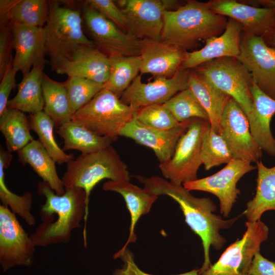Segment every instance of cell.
I'll list each match as a JSON object with an SVG mask.
<instances>
[{
	"instance_id": "1",
	"label": "cell",
	"mask_w": 275,
	"mask_h": 275,
	"mask_svg": "<svg viewBox=\"0 0 275 275\" xmlns=\"http://www.w3.org/2000/svg\"><path fill=\"white\" fill-rule=\"evenodd\" d=\"M134 177L147 190L158 196H169L178 203L185 222L202 241L204 262L199 269L200 275L212 265L209 258L210 246L218 250L226 242L220 231L231 228L242 213L231 219H224L214 213L216 206L210 198L196 197L182 185L174 183L158 176L147 177L138 175Z\"/></svg>"
},
{
	"instance_id": "2",
	"label": "cell",
	"mask_w": 275,
	"mask_h": 275,
	"mask_svg": "<svg viewBox=\"0 0 275 275\" xmlns=\"http://www.w3.org/2000/svg\"><path fill=\"white\" fill-rule=\"evenodd\" d=\"M37 191L44 197L40 215L42 223L30 236L35 245L46 247L68 242L75 229L81 227L84 219L83 237L86 244V225L89 214L85 191L80 188H65L57 194L44 181L38 183Z\"/></svg>"
},
{
	"instance_id": "3",
	"label": "cell",
	"mask_w": 275,
	"mask_h": 275,
	"mask_svg": "<svg viewBox=\"0 0 275 275\" xmlns=\"http://www.w3.org/2000/svg\"><path fill=\"white\" fill-rule=\"evenodd\" d=\"M228 20L211 10L207 2L188 1L177 9L164 12L161 40L186 50L221 35Z\"/></svg>"
},
{
	"instance_id": "4",
	"label": "cell",
	"mask_w": 275,
	"mask_h": 275,
	"mask_svg": "<svg viewBox=\"0 0 275 275\" xmlns=\"http://www.w3.org/2000/svg\"><path fill=\"white\" fill-rule=\"evenodd\" d=\"M195 70L237 102L248 118L251 133L262 149L263 138L250 91L253 82L245 67L236 58L225 57L207 62Z\"/></svg>"
},
{
	"instance_id": "5",
	"label": "cell",
	"mask_w": 275,
	"mask_h": 275,
	"mask_svg": "<svg viewBox=\"0 0 275 275\" xmlns=\"http://www.w3.org/2000/svg\"><path fill=\"white\" fill-rule=\"evenodd\" d=\"M80 11L49 2V14L44 26L46 54L49 58L52 70L69 60L75 51L83 46L95 47L85 34Z\"/></svg>"
},
{
	"instance_id": "6",
	"label": "cell",
	"mask_w": 275,
	"mask_h": 275,
	"mask_svg": "<svg viewBox=\"0 0 275 275\" xmlns=\"http://www.w3.org/2000/svg\"><path fill=\"white\" fill-rule=\"evenodd\" d=\"M61 178L65 188L78 187L85 191L88 208L91 191L101 180H130L126 164L112 145L93 153L81 154L70 161Z\"/></svg>"
},
{
	"instance_id": "7",
	"label": "cell",
	"mask_w": 275,
	"mask_h": 275,
	"mask_svg": "<svg viewBox=\"0 0 275 275\" xmlns=\"http://www.w3.org/2000/svg\"><path fill=\"white\" fill-rule=\"evenodd\" d=\"M136 113L135 109L104 88L74 113L71 120L115 142L123 128L135 118Z\"/></svg>"
},
{
	"instance_id": "8",
	"label": "cell",
	"mask_w": 275,
	"mask_h": 275,
	"mask_svg": "<svg viewBox=\"0 0 275 275\" xmlns=\"http://www.w3.org/2000/svg\"><path fill=\"white\" fill-rule=\"evenodd\" d=\"M209 125V121L200 118L188 120L187 128L179 139L173 156L158 166L163 178L182 185L198 179L202 140Z\"/></svg>"
},
{
	"instance_id": "9",
	"label": "cell",
	"mask_w": 275,
	"mask_h": 275,
	"mask_svg": "<svg viewBox=\"0 0 275 275\" xmlns=\"http://www.w3.org/2000/svg\"><path fill=\"white\" fill-rule=\"evenodd\" d=\"M240 239L230 245L218 260L200 275H248L255 254L268 237L269 229L261 220L245 222Z\"/></svg>"
},
{
	"instance_id": "10",
	"label": "cell",
	"mask_w": 275,
	"mask_h": 275,
	"mask_svg": "<svg viewBox=\"0 0 275 275\" xmlns=\"http://www.w3.org/2000/svg\"><path fill=\"white\" fill-rule=\"evenodd\" d=\"M36 246L7 206L0 205V266L3 272L34 262Z\"/></svg>"
},
{
	"instance_id": "11",
	"label": "cell",
	"mask_w": 275,
	"mask_h": 275,
	"mask_svg": "<svg viewBox=\"0 0 275 275\" xmlns=\"http://www.w3.org/2000/svg\"><path fill=\"white\" fill-rule=\"evenodd\" d=\"M82 14L91 40L106 56H140V40L121 30L85 2Z\"/></svg>"
},
{
	"instance_id": "12",
	"label": "cell",
	"mask_w": 275,
	"mask_h": 275,
	"mask_svg": "<svg viewBox=\"0 0 275 275\" xmlns=\"http://www.w3.org/2000/svg\"><path fill=\"white\" fill-rule=\"evenodd\" d=\"M117 3L126 18L127 33L140 40H161L164 12L179 7L178 1L171 0H120Z\"/></svg>"
},
{
	"instance_id": "13",
	"label": "cell",
	"mask_w": 275,
	"mask_h": 275,
	"mask_svg": "<svg viewBox=\"0 0 275 275\" xmlns=\"http://www.w3.org/2000/svg\"><path fill=\"white\" fill-rule=\"evenodd\" d=\"M218 134L225 141L234 159L251 163L260 160L262 149L251 133L248 118L232 98L223 113Z\"/></svg>"
},
{
	"instance_id": "14",
	"label": "cell",
	"mask_w": 275,
	"mask_h": 275,
	"mask_svg": "<svg viewBox=\"0 0 275 275\" xmlns=\"http://www.w3.org/2000/svg\"><path fill=\"white\" fill-rule=\"evenodd\" d=\"M256 167L244 160L233 159L226 166L214 174L184 183L183 186L189 191L200 190L212 194L219 201L220 212L229 216L240 190L237 188L238 181Z\"/></svg>"
},
{
	"instance_id": "15",
	"label": "cell",
	"mask_w": 275,
	"mask_h": 275,
	"mask_svg": "<svg viewBox=\"0 0 275 275\" xmlns=\"http://www.w3.org/2000/svg\"><path fill=\"white\" fill-rule=\"evenodd\" d=\"M250 73L253 82L275 99V48L262 37L242 35L236 58Z\"/></svg>"
},
{
	"instance_id": "16",
	"label": "cell",
	"mask_w": 275,
	"mask_h": 275,
	"mask_svg": "<svg viewBox=\"0 0 275 275\" xmlns=\"http://www.w3.org/2000/svg\"><path fill=\"white\" fill-rule=\"evenodd\" d=\"M189 70H179L172 77H156L144 83L138 75L122 94L120 100L136 111L155 104H164L177 93L189 88Z\"/></svg>"
},
{
	"instance_id": "17",
	"label": "cell",
	"mask_w": 275,
	"mask_h": 275,
	"mask_svg": "<svg viewBox=\"0 0 275 275\" xmlns=\"http://www.w3.org/2000/svg\"><path fill=\"white\" fill-rule=\"evenodd\" d=\"M207 4L214 13L239 22L244 35L264 38L275 33V7L259 8L234 0H213Z\"/></svg>"
},
{
	"instance_id": "18",
	"label": "cell",
	"mask_w": 275,
	"mask_h": 275,
	"mask_svg": "<svg viewBox=\"0 0 275 275\" xmlns=\"http://www.w3.org/2000/svg\"><path fill=\"white\" fill-rule=\"evenodd\" d=\"M12 33L15 56L12 67L17 73L20 71L23 77L34 66L49 64L46 60L45 34L44 27H32L13 25Z\"/></svg>"
},
{
	"instance_id": "19",
	"label": "cell",
	"mask_w": 275,
	"mask_h": 275,
	"mask_svg": "<svg viewBox=\"0 0 275 275\" xmlns=\"http://www.w3.org/2000/svg\"><path fill=\"white\" fill-rule=\"evenodd\" d=\"M188 120L168 130H158L147 127L135 118L121 131L120 136L130 138L141 145L151 149L159 164L169 161L173 156L176 144L186 130Z\"/></svg>"
},
{
	"instance_id": "20",
	"label": "cell",
	"mask_w": 275,
	"mask_h": 275,
	"mask_svg": "<svg viewBox=\"0 0 275 275\" xmlns=\"http://www.w3.org/2000/svg\"><path fill=\"white\" fill-rule=\"evenodd\" d=\"M186 51L161 40H141V74L170 78L181 68Z\"/></svg>"
},
{
	"instance_id": "21",
	"label": "cell",
	"mask_w": 275,
	"mask_h": 275,
	"mask_svg": "<svg viewBox=\"0 0 275 275\" xmlns=\"http://www.w3.org/2000/svg\"><path fill=\"white\" fill-rule=\"evenodd\" d=\"M242 32V25L235 20L229 18L226 29L221 35L207 39L204 46L199 50L186 52L180 70L196 68L218 58H237L240 53Z\"/></svg>"
},
{
	"instance_id": "22",
	"label": "cell",
	"mask_w": 275,
	"mask_h": 275,
	"mask_svg": "<svg viewBox=\"0 0 275 275\" xmlns=\"http://www.w3.org/2000/svg\"><path fill=\"white\" fill-rule=\"evenodd\" d=\"M110 70L108 57L96 47L83 46L75 51L71 59L58 66L53 71L68 77H83L104 85Z\"/></svg>"
},
{
	"instance_id": "23",
	"label": "cell",
	"mask_w": 275,
	"mask_h": 275,
	"mask_svg": "<svg viewBox=\"0 0 275 275\" xmlns=\"http://www.w3.org/2000/svg\"><path fill=\"white\" fill-rule=\"evenodd\" d=\"M102 188L105 191H114L121 195L130 213L131 221L129 236L120 249L124 250L130 243L135 241L136 236L134 228L136 224L141 216L150 212L158 196L145 188L140 187L126 180H108L103 184Z\"/></svg>"
},
{
	"instance_id": "24",
	"label": "cell",
	"mask_w": 275,
	"mask_h": 275,
	"mask_svg": "<svg viewBox=\"0 0 275 275\" xmlns=\"http://www.w3.org/2000/svg\"><path fill=\"white\" fill-rule=\"evenodd\" d=\"M49 14L45 0H1V25L9 24L44 27Z\"/></svg>"
},
{
	"instance_id": "25",
	"label": "cell",
	"mask_w": 275,
	"mask_h": 275,
	"mask_svg": "<svg viewBox=\"0 0 275 275\" xmlns=\"http://www.w3.org/2000/svg\"><path fill=\"white\" fill-rule=\"evenodd\" d=\"M188 85L206 112L211 128L218 133L223 113L231 97L196 70L189 71Z\"/></svg>"
},
{
	"instance_id": "26",
	"label": "cell",
	"mask_w": 275,
	"mask_h": 275,
	"mask_svg": "<svg viewBox=\"0 0 275 275\" xmlns=\"http://www.w3.org/2000/svg\"><path fill=\"white\" fill-rule=\"evenodd\" d=\"M18 160L29 164L37 174L58 195L65 191L62 178L58 174L56 162L39 140H34L17 151Z\"/></svg>"
},
{
	"instance_id": "27",
	"label": "cell",
	"mask_w": 275,
	"mask_h": 275,
	"mask_svg": "<svg viewBox=\"0 0 275 275\" xmlns=\"http://www.w3.org/2000/svg\"><path fill=\"white\" fill-rule=\"evenodd\" d=\"M256 163L258 170L256 194L242 213L248 221L252 222L260 220L264 212L275 210V166L268 168L261 160Z\"/></svg>"
},
{
	"instance_id": "28",
	"label": "cell",
	"mask_w": 275,
	"mask_h": 275,
	"mask_svg": "<svg viewBox=\"0 0 275 275\" xmlns=\"http://www.w3.org/2000/svg\"><path fill=\"white\" fill-rule=\"evenodd\" d=\"M44 66H34L30 72L23 77L17 85L16 95L8 102L7 109H16L30 114L43 111L42 82Z\"/></svg>"
},
{
	"instance_id": "29",
	"label": "cell",
	"mask_w": 275,
	"mask_h": 275,
	"mask_svg": "<svg viewBox=\"0 0 275 275\" xmlns=\"http://www.w3.org/2000/svg\"><path fill=\"white\" fill-rule=\"evenodd\" d=\"M56 132L64 140V151L76 150L81 154H88L104 149L115 142L109 138L99 135L72 120L58 127Z\"/></svg>"
},
{
	"instance_id": "30",
	"label": "cell",
	"mask_w": 275,
	"mask_h": 275,
	"mask_svg": "<svg viewBox=\"0 0 275 275\" xmlns=\"http://www.w3.org/2000/svg\"><path fill=\"white\" fill-rule=\"evenodd\" d=\"M11 152L1 146L0 149V200L2 205L7 206L16 215H18L27 225L34 226L36 219L31 212L33 195L30 191L19 196L10 190L5 182V170L10 165Z\"/></svg>"
},
{
	"instance_id": "31",
	"label": "cell",
	"mask_w": 275,
	"mask_h": 275,
	"mask_svg": "<svg viewBox=\"0 0 275 275\" xmlns=\"http://www.w3.org/2000/svg\"><path fill=\"white\" fill-rule=\"evenodd\" d=\"M43 111L53 121L57 127L71 120L65 82H58L44 73L42 82Z\"/></svg>"
},
{
	"instance_id": "32",
	"label": "cell",
	"mask_w": 275,
	"mask_h": 275,
	"mask_svg": "<svg viewBox=\"0 0 275 275\" xmlns=\"http://www.w3.org/2000/svg\"><path fill=\"white\" fill-rule=\"evenodd\" d=\"M31 130L29 118L20 111L7 109L0 116V130L10 152L19 151L34 140Z\"/></svg>"
},
{
	"instance_id": "33",
	"label": "cell",
	"mask_w": 275,
	"mask_h": 275,
	"mask_svg": "<svg viewBox=\"0 0 275 275\" xmlns=\"http://www.w3.org/2000/svg\"><path fill=\"white\" fill-rule=\"evenodd\" d=\"M111 70L104 88L120 97L140 72L141 59L138 56L109 57Z\"/></svg>"
},
{
	"instance_id": "34",
	"label": "cell",
	"mask_w": 275,
	"mask_h": 275,
	"mask_svg": "<svg viewBox=\"0 0 275 275\" xmlns=\"http://www.w3.org/2000/svg\"><path fill=\"white\" fill-rule=\"evenodd\" d=\"M29 120L31 130L37 134L39 141L56 163H68L75 158L73 154L65 153L57 144L53 135L54 122L43 111L30 114Z\"/></svg>"
},
{
	"instance_id": "35",
	"label": "cell",
	"mask_w": 275,
	"mask_h": 275,
	"mask_svg": "<svg viewBox=\"0 0 275 275\" xmlns=\"http://www.w3.org/2000/svg\"><path fill=\"white\" fill-rule=\"evenodd\" d=\"M250 91L263 138L262 150L275 157V139L270 127V121L275 114V99L264 93L254 82L251 86Z\"/></svg>"
},
{
	"instance_id": "36",
	"label": "cell",
	"mask_w": 275,
	"mask_h": 275,
	"mask_svg": "<svg viewBox=\"0 0 275 275\" xmlns=\"http://www.w3.org/2000/svg\"><path fill=\"white\" fill-rule=\"evenodd\" d=\"M233 158L225 141L218 133L214 132L210 124L205 130L202 143L201 160L206 170L227 164Z\"/></svg>"
},
{
	"instance_id": "37",
	"label": "cell",
	"mask_w": 275,
	"mask_h": 275,
	"mask_svg": "<svg viewBox=\"0 0 275 275\" xmlns=\"http://www.w3.org/2000/svg\"><path fill=\"white\" fill-rule=\"evenodd\" d=\"M163 104L179 123L194 118L209 121L206 112L189 88L177 93Z\"/></svg>"
},
{
	"instance_id": "38",
	"label": "cell",
	"mask_w": 275,
	"mask_h": 275,
	"mask_svg": "<svg viewBox=\"0 0 275 275\" xmlns=\"http://www.w3.org/2000/svg\"><path fill=\"white\" fill-rule=\"evenodd\" d=\"M65 82L72 116L104 88L103 84L80 77H68Z\"/></svg>"
},
{
	"instance_id": "39",
	"label": "cell",
	"mask_w": 275,
	"mask_h": 275,
	"mask_svg": "<svg viewBox=\"0 0 275 275\" xmlns=\"http://www.w3.org/2000/svg\"><path fill=\"white\" fill-rule=\"evenodd\" d=\"M135 119L147 127L158 130L170 129L180 123L163 104L150 105L139 109Z\"/></svg>"
},
{
	"instance_id": "40",
	"label": "cell",
	"mask_w": 275,
	"mask_h": 275,
	"mask_svg": "<svg viewBox=\"0 0 275 275\" xmlns=\"http://www.w3.org/2000/svg\"><path fill=\"white\" fill-rule=\"evenodd\" d=\"M85 3L127 33L126 18L114 1L112 0H87Z\"/></svg>"
},
{
	"instance_id": "41",
	"label": "cell",
	"mask_w": 275,
	"mask_h": 275,
	"mask_svg": "<svg viewBox=\"0 0 275 275\" xmlns=\"http://www.w3.org/2000/svg\"><path fill=\"white\" fill-rule=\"evenodd\" d=\"M13 38L12 26L9 24L1 25L0 30V78L8 67L13 63Z\"/></svg>"
},
{
	"instance_id": "42",
	"label": "cell",
	"mask_w": 275,
	"mask_h": 275,
	"mask_svg": "<svg viewBox=\"0 0 275 275\" xmlns=\"http://www.w3.org/2000/svg\"><path fill=\"white\" fill-rule=\"evenodd\" d=\"M113 257L122 259L124 265L121 268L115 269L112 275H155L146 273L140 269L134 262L133 254L127 248L116 252ZM199 272V269H194L184 273L175 275H200Z\"/></svg>"
},
{
	"instance_id": "43",
	"label": "cell",
	"mask_w": 275,
	"mask_h": 275,
	"mask_svg": "<svg viewBox=\"0 0 275 275\" xmlns=\"http://www.w3.org/2000/svg\"><path fill=\"white\" fill-rule=\"evenodd\" d=\"M13 64V63H12ZM12 64L6 69L1 78L0 83V116L7 109V104L10 93L15 85L16 72L13 70Z\"/></svg>"
},
{
	"instance_id": "44",
	"label": "cell",
	"mask_w": 275,
	"mask_h": 275,
	"mask_svg": "<svg viewBox=\"0 0 275 275\" xmlns=\"http://www.w3.org/2000/svg\"><path fill=\"white\" fill-rule=\"evenodd\" d=\"M250 275H275V262L263 257L258 251L254 255L249 269Z\"/></svg>"
},
{
	"instance_id": "45",
	"label": "cell",
	"mask_w": 275,
	"mask_h": 275,
	"mask_svg": "<svg viewBox=\"0 0 275 275\" xmlns=\"http://www.w3.org/2000/svg\"><path fill=\"white\" fill-rule=\"evenodd\" d=\"M255 2H253V3H257L265 7H275V0H262Z\"/></svg>"
},
{
	"instance_id": "46",
	"label": "cell",
	"mask_w": 275,
	"mask_h": 275,
	"mask_svg": "<svg viewBox=\"0 0 275 275\" xmlns=\"http://www.w3.org/2000/svg\"><path fill=\"white\" fill-rule=\"evenodd\" d=\"M270 37L271 38V41H272L273 45L275 46V33Z\"/></svg>"
},
{
	"instance_id": "47",
	"label": "cell",
	"mask_w": 275,
	"mask_h": 275,
	"mask_svg": "<svg viewBox=\"0 0 275 275\" xmlns=\"http://www.w3.org/2000/svg\"><path fill=\"white\" fill-rule=\"evenodd\" d=\"M84 275H89V274H84Z\"/></svg>"
},
{
	"instance_id": "48",
	"label": "cell",
	"mask_w": 275,
	"mask_h": 275,
	"mask_svg": "<svg viewBox=\"0 0 275 275\" xmlns=\"http://www.w3.org/2000/svg\"><path fill=\"white\" fill-rule=\"evenodd\" d=\"M248 275H250V274H248Z\"/></svg>"
}]
</instances>
